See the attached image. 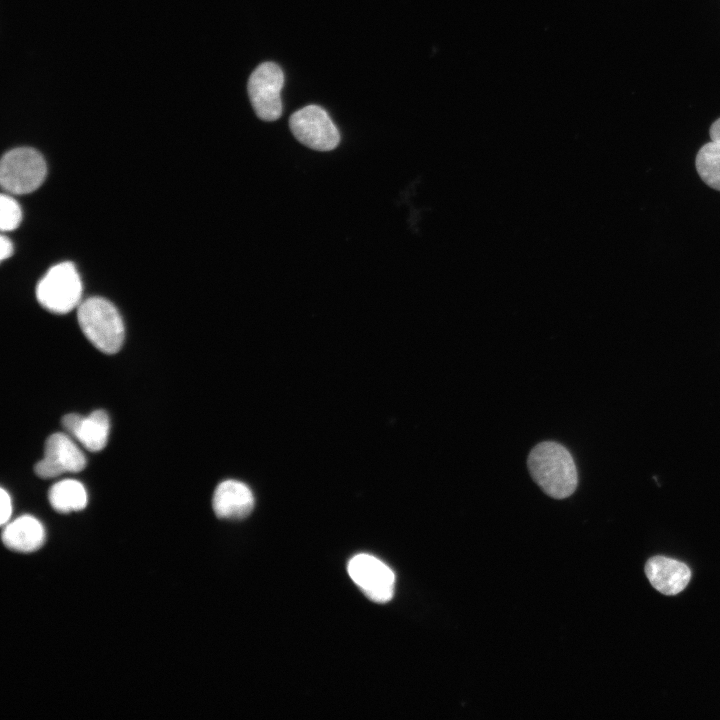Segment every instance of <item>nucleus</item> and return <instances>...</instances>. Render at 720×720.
I'll use <instances>...</instances> for the list:
<instances>
[{
    "instance_id": "a211bd4d",
    "label": "nucleus",
    "mask_w": 720,
    "mask_h": 720,
    "mask_svg": "<svg viewBox=\"0 0 720 720\" xmlns=\"http://www.w3.org/2000/svg\"><path fill=\"white\" fill-rule=\"evenodd\" d=\"M710 137L712 141L720 143V118L711 125Z\"/></svg>"
},
{
    "instance_id": "20e7f679",
    "label": "nucleus",
    "mask_w": 720,
    "mask_h": 720,
    "mask_svg": "<svg viewBox=\"0 0 720 720\" xmlns=\"http://www.w3.org/2000/svg\"><path fill=\"white\" fill-rule=\"evenodd\" d=\"M47 166L35 149L20 147L6 152L0 164L2 187L12 194H26L36 190L44 181Z\"/></svg>"
},
{
    "instance_id": "39448f33",
    "label": "nucleus",
    "mask_w": 720,
    "mask_h": 720,
    "mask_svg": "<svg viewBox=\"0 0 720 720\" xmlns=\"http://www.w3.org/2000/svg\"><path fill=\"white\" fill-rule=\"evenodd\" d=\"M282 69L273 62L260 64L250 75L247 91L256 115L264 121H275L282 115Z\"/></svg>"
},
{
    "instance_id": "0eeeda50",
    "label": "nucleus",
    "mask_w": 720,
    "mask_h": 720,
    "mask_svg": "<svg viewBox=\"0 0 720 720\" xmlns=\"http://www.w3.org/2000/svg\"><path fill=\"white\" fill-rule=\"evenodd\" d=\"M350 578L370 600L386 603L393 598L395 575L384 562L369 554H357L348 563Z\"/></svg>"
},
{
    "instance_id": "4468645a",
    "label": "nucleus",
    "mask_w": 720,
    "mask_h": 720,
    "mask_svg": "<svg viewBox=\"0 0 720 720\" xmlns=\"http://www.w3.org/2000/svg\"><path fill=\"white\" fill-rule=\"evenodd\" d=\"M695 164L701 179L720 191V143L711 140L704 144L697 153Z\"/></svg>"
},
{
    "instance_id": "9d476101",
    "label": "nucleus",
    "mask_w": 720,
    "mask_h": 720,
    "mask_svg": "<svg viewBox=\"0 0 720 720\" xmlns=\"http://www.w3.org/2000/svg\"><path fill=\"white\" fill-rule=\"evenodd\" d=\"M254 502L253 493L245 483L226 480L216 487L212 507L219 518L239 520L252 512Z\"/></svg>"
},
{
    "instance_id": "dca6fc26",
    "label": "nucleus",
    "mask_w": 720,
    "mask_h": 720,
    "mask_svg": "<svg viewBox=\"0 0 720 720\" xmlns=\"http://www.w3.org/2000/svg\"><path fill=\"white\" fill-rule=\"evenodd\" d=\"M0 503H1V512H0V523L2 526L7 524L10 521L11 515H12V501L9 493L4 489H0Z\"/></svg>"
},
{
    "instance_id": "1a4fd4ad",
    "label": "nucleus",
    "mask_w": 720,
    "mask_h": 720,
    "mask_svg": "<svg viewBox=\"0 0 720 720\" xmlns=\"http://www.w3.org/2000/svg\"><path fill=\"white\" fill-rule=\"evenodd\" d=\"M62 426L89 451H100L107 444L110 420L104 410H95L87 416L67 414L62 418Z\"/></svg>"
},
{
    "instance_id": "6e6552de",
    "label": "nucleus",
    "mask_w": 720,
    "mask_h": 720,
    "mask_svg": "<svg viewBox=\"0 0 720 720\" xmlns=\"http://www.w3.org/2000/svg\"><path fill=\"white\" fill-rule=\"evenodd\" d=\"M86 467V458L74 441L64 433L50 435L44 447V457L34 466L40 478L57 477L67 472H80Z\"/></svg>"
},
{
    "instance_id": "7ed1b4c3",
    "label": "nucleus",
    "mask_w": 720,
    "mask_h": 720,
    "mask_svg": "<svg viewBox=\"0 0 720 720\" xmlns=\"http://www.w3.org/2000/svg\"><path fill=\"white\" fill-rule=\"evenodd\" d=\"M81 295V279L71 262L51 267L36 286V298L40 305L57 314L68 313L79 306Z\"/></svg>"
},
{
    "instance_id": "ddd939ff",
    "label": "nucleus",
    "mask_w": 720,
    "mask_h": 720,
    "mask_svg": "<svg viewBox=\"0 0 720 720\" xmlns=\"http://www.w3.org/2000/svg\"><path fill=\"white\" fill-rule=\"evenodd\" d=\"M48 500L55 511L70 513L83 510L87 505L88 496L81 482L65 479L51 486Z\"/></svg>"
},
{
    "instance_id": "f257e3e1",
    "label": "nucleus",
    "mask_w": 720,
    "mask_h": 720,
    "mask_svg": "<svg viewBox=\"0 0 720 720\" xmlns=\"http://www.w3.org/2000/svg\"><path fill=\"white\" fill-rule=\"evenodd\" d=\"M527 465L535 483L548 496L564 499L576 490V464L563 445L553 441L537 444L529 453Z\"/></svg>"
},
{
    "instance_id": "9b49d317",
    "label": "nucleus",
    "mask_w": 720,
    "mask_h": 720,
    "mask_svg": "<svg viewBox=\"0 0 720 720\" xmlns=\"http://www.w3.org/2000/svg\"><path fill=\"white\" fill-rule=\"evenodd\" d=\"M645 573L652 586L665 595L680 593L691 578V571L685 563L664 556L650 558L645 565Z\"/></svg>"
},
{
    "instance_id": "f03ea898",
    "label": "nucleus",
    "mask_w": 720,
    "mask_h": 720,
    "mask_svg": "<svg viewBox=\"0 0 720 720\" xmlns=\"http://www.w3.org/2000/svg\"><path fill=\"white\" fill-rule=\"evenodd\" d=\"M77 319L86 338L101 352L114 354L123 344L125 329L116 307L101 297H91L78 306Z\"/></svg>"
},
{
    "instance_id": "f3484780",
    "label": "nucleus",
    "mask_w": 720,
    "mask_h": 720,
    "mask_svg": "<svg viewBox=\"0 0 720 720\" xmlns=\"http://www.w3.org/2000/svg\"><path fill=\"white\" fill-rule=\"evenodd\" d=\"M13 253V244L9 238L4 235L0 238V258L4 260L11 256Z\"/></svg>"
},
{
    "instance_id": "f8f14e48",
    "label": "nucleus",
    "mask_w": 720,
    "mask_h": 720,
    "mask_svg": "<svg viewBox=\"0 0 720 720\" xmlns=\"http://www.w3.org/2000/svg\"><path fill=\"white\" fill-rule=\"evenodd\" d=\"M2 542L14 552L31 553L40 549L46 539L42 523L32 515H22L4 525Z\"/></svg>"
},
{
    "instance_id": "2eb2a0df",
    "label": "nucleus",
    "mask_w": 720,
    "mask_h": 720,
    "mask_svg": "<svg viewBox=\"0 0 720 720\" xmlns=\"http://www.w3.org/2000/svg\"><path fill=\"white\" fill-rule=\"evenodd\" d=\"M22 219L19 204L9 195L2 194L0 198V227L2 231H11L17 228Z\"/></svg>"
},
{
    "instance_id": "423d86ee",
    "label": "nucleus",
    "mask_w": 720,
    "mask_h": 720,
    "mask_svg": "<svg viewBox=\"0 0 720 720\" xmlns=\"http://www.w3.org/2000/svg\"><path fill=\"white\" fill-rule=\"evenodd\" d=\"M294 137L303 145L317 151H330L340 142V133L320 106L308 105L294 112L289 120Z\"/></svg>"
}]
</instances>
